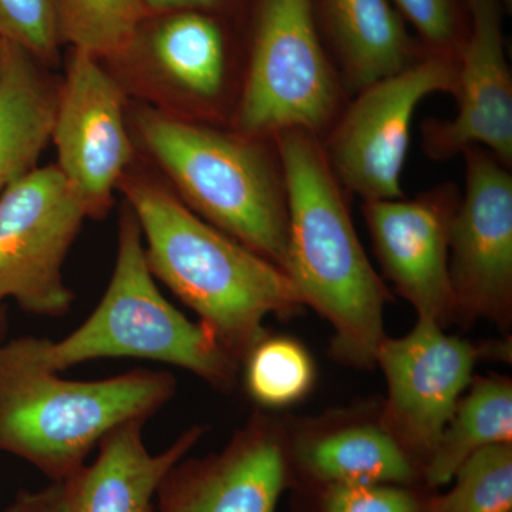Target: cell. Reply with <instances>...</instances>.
I'll return each mask as SVG.
<instances>
[{
    "label": "cell",
    "mask_w": 512,
    "mask_h": 512,
    "mask_svg": "<svg viewBox=\"0 0 512 512\" xmlns=\"http://www.w3.org/2000/svg\"><path fill=\"white\" fill-rule=\"evenodd\" d=\"M466 191L450 227L448 274L454 320L487 319L508 329L512 319L511 167L483 147H468Z\"/></svg>",
    "instance_id": "9"
},
{
    "label": "cell",
    "mask_w": 512,
    "mask_h": 512,
    "mask_svg": "<svg viewBox=\"0 0 512 512\" xmlns=\"http://www.w3.org/2000/svg\"><path fill=\"white\" fill-rule=\"evenodd\" d=\"M59 36L74 49L111 57L126 52L143 19L141 0H52Z\"/></svg>",
    "instance_id": "21"
},
{
    "label": "cell",
    "mask_w": 512,
    "mask_h": 512,
    "mask_svg": "<svg viewBox=\"0 0 512 512\" xmlns=\"http://www.w3.org/2000/svg\"><path fill=\"white\" fill-rule=\"evenodd\" d=\"M456 83L457 56L430 53L353 94L355 99L320 138L345 191L363 202L403 198L414 113L430 94H453Z\"/></svg>",
    "instance_id": "7"
},
{
    "label": "cell",
    "mask_w": 512,
    "mask_h": 512,
    "mask_svg": "<svg viewBox=\"0 0 512 512\" xmlns=\"http://www.w3.org/2000/svg\"><path fill=\"white\" fill-rule=\"evenodd\" d=\"M505 8L511 9L512 0H504Z\"/></svg>",
    "instance_id": "30"
},
{
    "label": "cell",
    "mask_w": 512,
    "mask_h": 512,
    "mask_svg": "<svg viewBox=\"0 0 512 512\" xmlns=\"http://www.w3.org/2000/svg\"><path fill=\"white\" fill-rule=\"evenodd\" d=\"M244 382L251 399L265 409L301 402L315 382V365L301 343L284 336L259 340L244 362Z\"/></svg>",
    "instance_id": "22"
},
{
    "label": "cell",
    "mask_w": 512,
    "mask_h": 512,
    "mask_svg": "<svg viewBox=\"0 0 512 512\" xmlns=\"http://www.w3.org/2000/svg\"><path fill=\"white\" fill-rule=\"evenodd\" d=\"M470 33L457 50L456 117L421 124L431 160H450L468 147H483L512 164V76L505 56L498 0H467Z\"/></svg>",
    "instance_id": "13"
},
{
    "label": "cell",
    "mask_w": 512,
    "mask_h": 512,
    "mask_svg": "<svg viewBox=\"0 0 512 512\" xmlns=\"http://www.w3.org/2000/svg\"><path fill=\"white\" fill-rule=\"evenodd\" d=\"M141 143L202 220L279 266L288 265V198L266 141L140 107Z\"/></svg>",
    "instance_id": "4"
},
{
    "label": "cell",
    "mask_w": 512,
    "mask_h": 512,
    "mask_svg": "<svg viewBox=\"0 0 512 512\" xmlns=\"http://www.w3.org/2000/svg\"><path fill=\"white\" fill-rule=\"evenodd\" d=\"M39 60L15 43L0 46V198L32 173L52 140L57 90Z\"/></svg>",
    "instance_id": "17"
},
{
    "label": "cell",
    "mask_w": 512,
    "mask_h": 512,
    "mask_svg": "<svg viewBox=\"0 0 512 512\" xmlns=\"http://www.w3.org/2000/svg\"><path fill=\"white\" fill-rule=\"evenodd\" d=\"M346 93L402 72L417 62L402 16L390 0H322Z\"/></svg>",
    "instance_id": "18"
},
{
    "label": "cell",
    "mask_w": 512,
    "mask_h": 512,
    "mask_svg": "<svg viewBox=\"0 0 512 512\" xmlns=\"http://www.w3.org/2000/svg\"><path fill=\"white\" fill-rule=\"evenodd\" d=\"M0 46H2V39H0Z\"/></svg>",
    "instance_id": "31"
},
{
    "label": "cell",
    "mask_w": 512,
    "mask_h": 512,
    "mask_svg": "<svg viewBox=\"0 0 512 512\" xmlns=\"http://www.w3.org/2000/svg\"><path fill=\"white\" fill-rule=\"evenodd\" d=\"M37 353L57 373L92 360H150L187 370L220 392L235 389L241 369L204 323L188 319L160 292L128 207L121 211L116 264L99 305L66 338H37Z\"/></svg>",
    "instance_id": "5"
},
{
    "label": "cell",
    "mask_w": 512,
    "mask_h": 512,
    "mask_svg": "<svg viewBox=\"0 0 512 512\" xmlns=\"http://www.w3.org/2000/svg\"><path fill=\"white\" fill-rule=\"evenodd\" d=\"M153 53L168 82L191 99L210 103L224 92V36L207 16L188 10L165 20L154 35Z\"/></svg>",
    "instance_id": "20"
},
{
    "label": "cell",
    "mask_w": 512,
    "mask_h": 512,
    "mask_svg": "<svg viewBox=\"0 0 512 512\" xmlns=\"http://www.w3.org/2000/svg\"><path fill=\"white\" fill-rule=\"evenodd\" d=\"M90 218L56 164L35 168L0 198V306L13 301L30 315L59 319L74 293L63 266Z\"/></svg>",
    "instance_id": "8"
},
{
    "label": "cell",
    "mask_w": 512,
    "mask_h": 512,
    "mask_svg": "<svg viewBox=\"0 0 512 512\" xmlns=\"http://www.w3.org/2000/svg\"><path fill=\"white\" fill-rule=\"evenodd\" d=\"M292 490L330 484L424 487L421 468L380 421H328L288 431Z\"/></svg>",
    "instance_id": "16"
},
{
    "label": "cell",
    "mask_w": 512,
    "mask_h": 512,
    "mask_svg": "<svg viewBox=\"0 0 512 512\" xmlns=\"http://www.w3.org/2000/svg\"><path fill=\"white\" fill-rule=\"evenodd\" d=\"M481 353L429 318H417L406 336L386 338L377 350L376 365L387 382L379 421L419 464L421 474L473 382Z\"/></svg>",
    "instance_id": "10"
},
{
    "label": "cell",
    "mask_w": 512,
    "mask_h": 512,
    "mask_svg": "<svg viewBox=\"0 0 512 512\" xmlns=\"http://www.w3.org/2000/svg\"><path fill=\"white\" fill-rule=\"evenodd\" d=\"M296 512H426L433 491L420 485L330 484L298 488Z\"/></svg>",
    "instance_id": "24"
},
{
    "label": "cell",
    "mask_w": 512,
    "mask_h": 512,
    "mask_svg": "<svg viewBox=\"0 0 512 512\" xmlns=\"http://www.w3.org/2000/svg\"><path fill=\"white\" fill-rule=\"evenodd\" d=\"M292 487L288 429L258 412L217 453L178 461L158 487L156 512H276Z\"/></svg>",
    "instance_id": "12"
},
{
    "label": "cell",
    "mask_w": 512,
    "mask_h": 512,
    "mask_svg": "<svg viewBox=\"0 0 512 512\" xmlns=\"http://www.w3.org/2000/svg\"><path fill=\"white\" fill-rule=\"evenodd\" d=\"M52 141L57 168L90 218L104 217L114 188L126 174L133 146L119 86L99 59L83 50H73L57 90Z\"/></svg>",
    "instance_id": "11"
},
{
    "label": "cell",
    "mask_w": 512,
    "mask_h": 512,
    "mask_svg": "<svg viewBox=\"0 0 512 512\" xmlns=\"http://www.w3.org/2000/svg\"><path fill=\"white\" fill-rule=\"evenodd\" d=\"M146 421H128L97 447L93 463L64 481L70 512H156V497L168 471L200 443L207 427L194 424L161 453L148 451Z\"/></svg>",
    "instance_id": "15"
},
{
    "label": "cell",
    "mask_w": 512,
    "mask_h": 512,
    "mask_svg": "<svg viewBox=\"0 0 512 512\" xmlns=\"http://www.w3.org/2000/svg\"><path fill=\"white\" fill-rule=\"evenodd\" d=\"M399 13L419 30L433 53L457 56V10L454 0H393Z\"/></svg>",
    "instance_id": "26"
},
{
    "label": "cell",
    "mask_w": 512,
    "mask_h": 512,
    "mask_svg": "<svg viewBox=\"0 0 512 512\" xmlns=\"http://www.w3.org/2000/svg\"><path fill=\"white\" fill-rule=\"evenodd\" d=\"M461 194L441 184L412 200L363 202V217L384 275L417 318L447 326L454 320L448 274V241Z\"/></svg>",
    "instance_id": "14"
},
{
    "label": "cell",
    "mask_w": 512,
    "mask_h": 512,
    "mask_svg": "<svg viewBox=\"0 0 512 512\" xmlns=\"http://www.w3.org/2000/svg\"><path fill=\"white\" fill-rule=\"evenodd\" d=\"M0 39L52 59L60 39L52 0H0Z\"/></svg>",
    "instance_id": "25"
},
{
    "label": "cell",
    "mask_w": 512,
    "mask_h": 512,
    "mask_svg": "<svg viewBox=\"0 0 512 512\" xmlns=\"http://www.w3.org/2000/svg\"><path fill=\"white\" fill-rule=\"evenodd\" d=\"M288 198L286 274L333 329L332 355L343 365H376L384 308L392 301L357 237L345 188L316 134L289 130L274 137Z\"/></svg>",
    "instance_id": "2"
},
{
    "label": "cell",
    "mask_w": 512,
    "mask_h": 512,
    "mask_svg": "<svg viewBox=\"0 0 512 512\" xmlns=\"http://www.w3.org/2000/svg\"><path fill=\"white\" fill-rule=\"evenodd\" d=\"M144 8L151 10L205 9L217 5L220 0H141Z\"/></svg>",
    "instance_id": "28"
},
{
    "label": "cell",
    "mask_w": 512,
    "mask_h": 512,
    "mask_svg": "<svg viewBox=\"0 0 512 512\" xmlns=\"http://www.w3.org/2000/svg\"><path fill=\"white\" fill-rule=\"evenodd\" d=\"M348 103L316 28L313 0H261L235 111L238 133L274 140L289 130L319 138Z\"/></svg>",
    "instance_id": "6"
},
{
    "label": "cell",
    "mask_w": 512,
    "mask_h": 512,
    "mask_svg": "<svg viewBox=\"0 0 512 512\" xmlns=\"http://www.w3.org/2000/svg\"><path fill=\"white\" fill-rule=\"evenodd\" d=\"M468 387L424 466V487L431 491L451 483L458 468L477 451L512 444L511 380L474 377Z\"/></svg>",
    "instance_id": "19"
},
{
    "label": "cell",
    "mask_w": 512,
    "mask_h": 512,
    "mask_svg": "<svg viewBox=\"0 0 512 512\" xmlns=\"http://www.w3.org/2000/svg\"><path fill=\"white\" fill-rule=\"evenodd\" d=\"M3 512H70L66 483H49L39 490H22Z\"/></svg>",
    "instance_id": "27"
},
{
    "label": "cell",
    "mask_w": 512,
    "mask_h": 512,
    "mask_svg": "<svg viewBox=\"0 0 512 512\" xmlns=\"http://www.w3.org/2000/svg\"><path fill=\"white\" fill-rule=\"evenodd\" d=\"M8 332V315H6L5 308L0 306V343L6 338Z\"/></svg>",
    "instance_id": "29"
},
{
    "label": "cell",
    "mask_w": 512,
    "mask_h": 512,
    "mask_svg": "<svg viewBox=\"0 0 512 512\" xmlns=\"http://www.w3.org/2000/svg\"><path fill=\"white\" fill-rule=\"evenodd\" d=\"M143 235L148 268L242 365L265 338V319L306 308L288 274L229 237L178 195L144 177H121Z\"/></svg>",
    "instance_id": "1"
},
{
    "label": "cell",
    "mask_w": 512,
    "mask_h": 512,
    "mask_svg": "<svg viewBox=\"0 0 512 512\" xmlns=\"http://www.w3.org/2000/svg\"><path fill=\"white\" fill-rule=\"evenodd\" d=\"M446 494H430L426 512H512V444L477 451Z\"/></svg>",
    "instance_id": "23"
},
{
    "label": "cell",
    "mask_w": 512,
    "mask_h": 512,
    "mask_svg": "<svg viewBox=\"0 0 512 512\" xmlns=\"http://www.w3.org/2000/svg\"><path fill=\"white\" fill-rule=\"evenodd\" d=\"M167 370L134 369L107 379L69 380L47 369L36 336L0 343V451L63 483L111 431L147 421L177 394Z\"/></svg>",
    "instance_id": "3"
}]
</instances>
